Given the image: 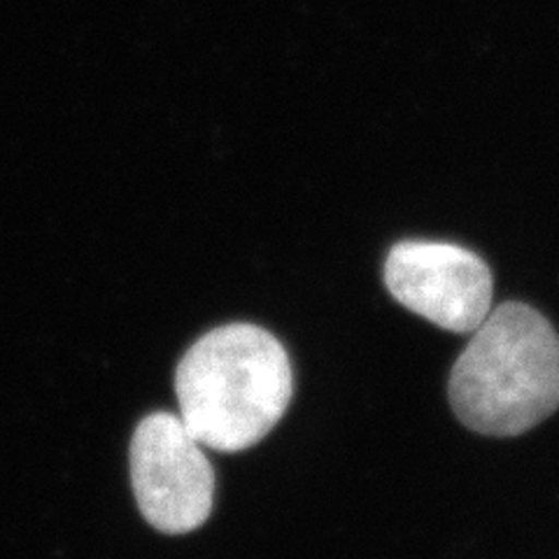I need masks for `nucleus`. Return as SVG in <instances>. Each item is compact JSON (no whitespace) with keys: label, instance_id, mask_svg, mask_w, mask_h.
I'll return each instance as SVG.
<instances>
[{"label":"nucleus","instance_id":"obj_1","mask_svg":"<svg viewBox=\"0 0 559 559\" xmlns=\"http://www.w3.org/2000/svg\"><path fill=\"white\" fill-rule=\"evenodd\" d=\"M292 364L275 336L254 324L210 331L175 373L187 429L219 452L259 443L280 423L292 399Z\"/></svg>","mask_w":559,"mask_h":559},{"label":"nucleus","instance_id":"obj_2","mask_svg":"<svg viewBox=\"0 0 559 559\" xmlns=\"http://www.w3.org/2000/svg\"><path fill=\"white\" fill-rule=\"evenodd\" d=\"M450 404L485 436H518L559 408V336L518 301L489 310L450 376Z\"/></svg>","mask_w":559,"mask_h":559},{"label":"nucleus","instance_id":"obj_3","mask_svg":"<svg viewBox=\"0 0 559 559\" xmlns=\"http://www.w3.org/2000/svg\"><path fill=\"white\" fill-rule=\"evenodd\" d=\"M203 443L180 415L154 413L131 441V480L140 513L164 534H187L210 518L215 474Z\"/></svg>","mask_w":559,"mask_h":559},{"label":"nucleus","instance_id":"obj_4","mask_svg":"<svg viewBox=\"0 0 559 559\" xmlns=\"http://www.w3.org/2000/svg\"><path fill=\"white\" fill-rule=\"evenodd\" d=\"M384 285L401 306L454 334H474L492 310V273L478 254L452 242L394 245Z\"/></svg>","mask_w":559,"mask_h":559}]
</instances>
